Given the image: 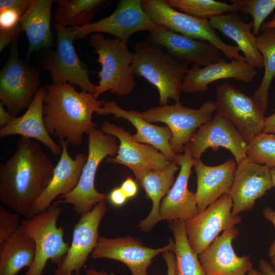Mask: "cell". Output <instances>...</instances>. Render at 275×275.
I'll list each match as a JSON object with an SVG mask.
<instances>
[{
	"label": "cell",
	"instance_id": "obj_1",
	"mask_svg": "<svg viewBox=\"0 0 275 275\" xmlns=\"http://www.w3.org/2000/svg\"><path fill=\"white\" fill-rule=\"evenodd\" d=\"M54 166L38 141L21 137L13 155L0 165V200L28 217L48 185Z\"/></svg>",
	"mask_w": 275,
	"mask_h": 275
},
{
	"label": "cell",
	"instance_id": "obj_2",
	"mask_svg": "<svg viewBox=\"0 0 275 275\" xmlns=\"http://www.w3.org/2000/svg\"><path fill=\"white\" fill-rule=\"evenodd\" d=\"M43 118L48 133L79 146L84 133L96 126L92 115L106 102L93 94L77 91L71 85H46Z\"/></svg>",
	"mask_w": 275,
	"mask_h": 275
},
{
	"label": "cell",
	"instance_id": "obj_3",
	"mask_svg": "<svg viewBox=\"0 0 275 275\" xmlns=\"http://www.w3.org/2000/svg\"><path fill=\"white\" fill-rule=\"evenodd\" d=\"M131 68L134 75L143 77L159 93V105L168 104L169 99L180 102L183 80L189 70L163 48L147 39L134 46Z\"/></svg>",
	"mask_w": 275,
	"mask_h": 275
},
{
	"label": "cell",
	"instance_id": "obj_4",
	"mask_svg": "<svg viewBox=\"0 0 275 275\" xmlns=\"http://www.w3.org/2000/svg\"><path fill=\"white\" fill-rule=\"evenodd\" d=\"M89 44L97 54V62L101 65L99 80L94 96L109 91L118 97L130 94L135 86L131 68L132 52L127 43L118 39L105 38L100 33L90 35Z\"/></svg>",
	"mask_w": 275,
	"mask_h": 275
},
{
	"label": "cell",
	"instance_id": "obj_5",
	"mask_svg": "<svg viewBox=\"0 0 275 275\" xmlns=\"http://www.w3.org/2000/svg\"><path fill=\"white\" fill-rule=\"evenodd\" d=\"M87 135L88 159L78 183L72 191L60 197L63 200L56 201L58 204H71L74 211L80 215L90 211L101 201L107 200L108 195L99 193L95 188V177L101 161L106 157L115 156L119 148L117 138L103 133L101 129L94 127Z\"/></svg>",
	"mask_w": 275,
	"mask_h": 275
},
{
	"label": "cell",
	"instance_id": "obj_6",
	"mask_svg": "<svg viewBox=\"0 0 275 275\" xmlns=\"http://www.w3.org/2000/svg\"><path fill=\"white\" fill-rule=\"evenodd\" d=\"M61 211L54 201L46 210L21 220L22 231L33 240L36 247L34 262L25 275H42L48 261L59 264L67 253L70 244L64 240L63 228L57 225Z\"/></svg>",
	"mask_w": 275,
	"mask_h": 275
},
{
	"label": "cell",
	"instance_id": "obj_7",
	"mask_svg": "<svg viewBox=\"0 0 275 275\" xmlns=\"http://www.w3.org/2000/svg\"><path fill=\"white\" fill-rule=\"evenodd\" d=\"M143 8L156 24L172 32L207 41L222 51L229 59L246 62L239 53L237 46L225 43L212 27L209 20L177 11L164 0H142Z\"/></svg>",
	"mask_w": 275,
	"mask_h": 275
},
{
	"label": "cell",
	"instance_id": "obj_8",
	"mask_svg": "<svg viewBox=\"0 0 275 275\" xmlns=\"http://www.w3.org/2000/svg\"><path fill=\"white\" fill-rule=\"evenodd\" d=\"M52 25L57 37L56 48L54 50H47L41 68L49 72L53 85H76L83 91L94 95L97 85L91 81L89 76L90 71L76 52L72 28H65L56 22H53Z\"/></svg>",
	"mask_w": 275,
	"mask_h": 275
},
{
	"label": "cell",
	"instance_id": "obj_9",
	"mask_svg": "<svg viewBox=\"0 0 275 275\" xmlns=\"http://www.w3.org/2000/svg\"><path fill=\"white\" fill-rule=\"evenodd\" d=\"M18 40L11 44L7 61L0 72V100L14 117L28 108L39 90L40 74L20 58Z\"/></svg>",
	"mask_w": 275,
	"mask_h": 275
},
{
	"label": "cell",
	"instance_id": "obj_10",
	"mask_svg": "<svg viewBox=\"0 0 275 275\" xmlns=\"http://www.w3.org/2000/svg\"><path fill=\"white\" fill-rule=\"evenodd\" d=\"M214 101H208L198 108L184 106L180 102L159 105L140 112L142 118L149 123L162 122L170 129L172 149L176 155L184 151L198 129L209 121L216 112Z\"/></svg>",
	"mask_w": 275,
	"mask_h": 275
},
{
	"label": "cell",
	"instance_id": "obj_11",
	"mask_svg": "<svg viewBox=\"0 0 275 275\" xmlns=\"http://www.w3.org/2000/svg\"><path fill=\"white\" fill-rule=\"evenodd\" d=\"M158 26L144 11L142 0H121L114 11L107 17L72 29L75 39H82L95 33H105L127 43L128 39L136 33L149 32Z\"/></svg>",
	"mask_w": 275,
	"mask_h": 275
},
{
	"label": "cell",
	"instance_id": "obj_12",
	"mask_svg": "<svg viewBox=\"0 0 275 275\" xmlns=\"http://www.w3.org/2000/svg\"><path fill=\"white\" fill-rule=\"evenodd\" d=\"M233 201L229 193L223 195L204 211L184 221L188 243L197 255L205 249L225 230L242 221L239 214L232 213Z\"/></svg>",
	"mask_w": 275,
	"mask_h": 275
},
{
	"label": "cell",
	"instance_id": "obj_13",
	"mask_svg": "<svg viewBox=\"0 0 275 275\" xmlns=\"http://www.w3.org/2000/svg\"><path fill=\"white\" fill-rule=\"evenodd\" d=\"M186 145L194 159L201 158L209 148L216 151L219 147L229 150L237 163L247 157L248 142L234 125L217 111L198 129Z\"/></svg>",
	"mask_w": 275,
	"mask_h": 275
},
{
	"label": "cell",
	"instance_id": "obj_14",
	"mask_svg": "<svg viewBox=\"0 0 275 275\" xmlns=\"http://www.w3.org/2000/svg\"><path fill=\"white\" fill-rule=\"evenodd\" d=\"M216 111L230 120L248 142L262 132L264 114L254 100L229 83L216 89Z\"/></svg>",
	"mask_w": 275,
	"mask_h": 275
},
{
	"label": "cell",
	"instance_id": "obj_15",
	"mask_svg": "<svg viewBox=\"0 0 275 275\" xmlns=\"http://www.w3.org/2000/svg\"><path fill=\"white\" fill-rule=\"evenodd\" d=\"M105 201H101L81 215L74 226L71 243L54 275H73L74 271L79 272L84 266L98 242L99 226L107 210Z\"/></svg>",
	"mask_w": 275,
	"mask_h": 275
},
{
	"label": "cell",
	"instance_id": "obj_16",
	"mask_svg": "<svg viewBox=\"0 0 275 275\" xmlns=\"http://www.w3.org/2000/svg\"><path fill=\"white\" fill-rule=\"evenodd\" d=\"M174 247V241L171 239L166 246L152 249L129 236L114 238L99 236L91 256L93 259L107 258L122 262L132 275H148L147 269L153 258L163 252L173 251Z\"/></svg>",
	"mask_w": 275,
	"mask_h": 275
},
{
	"label": "cell",
	"instance_id": "obj_17",
	"mask_svg": "<svg viewBox=\"0 0 275 275\" xmlns=\"http://www.w3.org/2000/svg\"><path fill=\"white\" fill-rule=\"evenodd\" d=\"M100 129L105 134L114 135L119 141L117 155L107 157L106 160L108 163L150 172L162 170L170 162L162 153L153 146L135 141L122 126L104 121Z\"/></svg>",
	"mask_w": 275,
	"mask_h": 275
},
{
	"label": "cell",
	"instance_id": "obj_18",
	"mask_svg": "<svg viewBox=\"0 0 275 275\" xmlns=\"http://www.w3.org/2000/svg\"><path fill=\"white\" fill-rule=\"evenodd\" d=\"M273 187L270 168L248 157L237 163L229 192L234 214L253 209L256 201Z\"/></svg>",
	"mask_w": 275,
	"mask_h": 275
},
{
	"label": "cell",
	"instance_id": "obj_19",
	"mask_svg": "<svg viewBox=\"0 0 275 275\" xmlns=\"http://www.w3.org/2000/svg\"><path fill=\"white\" fill-rule=\"evenodd\" d=\"M239 234L236 226L225 230L198 255L206 275H244L253 268L250 255L238 256L233 250Z\"/></svg>",
	"mask_w": 275,
	"mask_h": 275
},
{
	"label": "cell",
	"instance_id": "obj_20",
	"mask_svg": "<svg viewBox=\"0 0 275 275\" xmlns=\"http://www.w3.org/2000/svg\"><path fill=\"white\" fill-rule=\"evenodd\" d=\"M147 39L166 48L168 52L186 64L200 67L221 59V51L210 43L172 32L161 26L149 32Z\"/></svg>",
	"mask_w": 275,
	"mask_h": 275
},
{
	"label": "cell",
	"instance_id": "obj_21",
	"mask_svg": "<svg viewBox=\"0 0 275 275\" xmlns=\"http://www.w3.org/2000/svg\"><path fill=\"white\" fill-rule=\"evenodd\" d=\"M183 151L184 153L178 154L175 160L180 167V171L173 185L160 203V220L170 222L185 221L193 218L199 212L195 193L187 187L194 159L187 145Z\"/></svg>",
	"mask_w": 275,
	"mask_h": 275
},
{
	"label": "cell",
	"instance_id": "obj_22",
	"mask_svg": "<svg viewBox=\"0 0 275 275\" xmlns=\"http://www.w3.org/2000/svg\"><path fill=\"white\" fill-rule=\"evenodd\" d=\"M60 144L62 147L60 158L54 167L48 185L34 202L28 218L47 209L55 198L69 194L78 183L88 154L78 153L72 158L68 151L69 143L61 139Z\"/></svg>",
	"mask_w": 275,
	"mask_h": 275
},
{
	"label": "cell",
	"instance_id": "obj_23",
	"mask_svg": "<svg viewBox=\"0 0 275 275\" xmlns=\"http://www.w3.org/2000/svg\"><path fill=\"white\" fill-rule=\"evenodd\" d=\"M257 75L255 68L246 62L234 59L227 62L221 58L203 67L193 66L189 69L182 82V91L185 93L205 92L211 82L227 78L249 83Z\"/></svg>",
	"mask_w": 275,
	"mask_h": 275
},
{
	"label": "cell",
	"instance_id": "obj_24",
	"mask_svg": "<svg viewBox=\"0 0 275 275\" xmlns=\"http://www.w3.org/2000/svg\"><path fill=\"white\" fill-rule=\"evenodd\" d=\"M237 165L235 159H227L215 166L205 164L201 158L194 159L193 166L197 181L195 197L199 212L204 211L223 195L229 193Z\"/></svg>",
	"mask_w": 275,
	"mask_h": 275
},
{
	"label": "cell",
	"instance_id": "obj_25",
	"mask_svg": "<svg viewBox=\"0 0 275 275\" xmlns=\"http://www.w3.org/2000/svg\"><path fill=\"white\" fill-rule=\"evenodd\" d=\"M95 113L101 116L112 114L116 119L127 120L136 129V133L132 135L135 141L153 146L162 153L170 162L175 161L178 154H175L172 149L170 142L172 134L168 126L152 124L144 120L140 112L123 109L113 101L105 102Z\"/></svg>",
	"mask_w": 275,
	"mask_h": 275
},
{
	"label": "cell",
	"instance_id": "obj_26",
	"mask_svg": "<svg viewBox=\"0 0 275 275\" xmlns=\"http://www.w3.org/2000/svg\"><path fill=\"white\" fill-rule=\"evenodd\" d=\"M46 92V88H40L26 112L20 117H14L9 124L1 128L0 138L20 135L35 139L46 146L53 155L58 156L62 154V147L52 139L44 121L43 100Z\"/></svg>",
	"mask_w": 275,
	"mask_h": 275
},
{
	"label": "cell",
	"instance_id": "obj_27",
	"mask_svg": "<svg viewBox=\"0 0 275 275\" xmlns=\"http://www.w3.org/2000/svg\"><path fill=\"white\" fill-rule=\"evenodd\" d=\"M180 168L174 161L170 162L166 168L160 171L148 172L130 169L134 173L136 181L152 202L150 212L138 226L142 232H150L155 224L160 221V201L173 185L176 180L175 174Z\"/></svg>",
	"mask_w": 275,
	"mask_h": 275
},
{
	"label": "cell",
	"instance_id": "obj_28",
	"mask_svg": "<svg viewBox=\"0 0 275 275\" xmlns=\"http://www.w3.org/2000/svg\"><path fill=\"white\" fill-rule=\"evenodd\" d=\"M51 0H32L19 24L29 41L27 56L35 51L48 50L53 45L50 28Z\"/></svg>",
	"mask_w": 275,
	"mask_h": 275
},
{
	"label": "cell",
	"instance_id": "obj_29",
	"mask_svg": "<svg viewBox=\"0 0 275 275\" xmlns=\"http://www.w3.org/2000/svg\"><path fill=\"white\" fill-rule=\"evenodd\" d=\"M212 27L233 40L244 54L246 62L254 68L263 67L256 36L251 32L253 21L244 22L237 12L228 13L209 19Z\"/></svg>",
	"mask_w": 275,
	"mask_h": 275
},
{
	"label": "cell",
	"instance_id": "obj_30",
	"mask_svg": "<svg viewBox=\"0 0 275 275\" xmlns=\"http://www.w3.org/2000/svg\"><path fill=\"white\" fill-rule=\"evenodd\" d=\"M36 254L33 240L19 229L0 244V275H17L23 268L30 267Z\"/></svg>",
	"mask_w": 275,
	"mask_h": 275
},
{
	"label": "cell",
	"instance_id": "obj_31",
	"mask_svg": "<svg viewBox=\"0 0 275 275\" xmlns=\"http://www.w3.org/2000/svg\"><path fill=\"white\" fill-rule=\"evenodd\" d=\"M54 14L56 22L65 28L89 24L93 16L110 1L105 0H58Z\"/></svg>",
	"mask_w": 275,
	"mask_h": 275
},
{
	"label": "cell",
	"instance_id": "obj_32",
	"mask_svg": "<svg viewBox=\"0 0 275 275\" xmlns=\"http://www.w3.org/2000/svg\"><path fill=\"white\" fill-rule=\"evenodd\" d=\"M256 38L258 49L263 58L264 73L252 97L265 115L270 86L275 76V29H265Z\"/></svg>",
	"mask_w": 275,
	"mask_h": 275
},
{
	"label": "cell",
	"instance_id": "obj_33",
	"mask_svg": "<svg viewBox=\"0 0 275 275\" xmlns=\"http://www.w3.org/2000/svg\"><path fill=\"white\" fill-rule=\"evenodd\" d=\"M170 228L174 237L173 251L175 256L176 275H206L198 255L194 252L188 243L184 221L171 222Z\"/></svg>",
	"mask_w": 275,
	"mask_h": 275
},
{
	"label": "cell",
	"instance_id": "obj_34",
	"mask_svg": "<svg viewBox=\"0 0 275 275\" xmlns=\"http://www.w3.org/2000/svg\"><path fill=\"white\" fill-rule=\"evenodd\" d=\"M164 1L171 7L179 9L183 13L204 19H210L226 13L239 11L238 6L233 0L231 1V4L214 0Z\"/></svg>",
	"mask_w": 275,
	"mask_h": 275
},
{
	"label": "cell",
	"instance_id": "obj_35",
	"mask_svg": "<svg viewBox=\"0 0 275 275\" xmlns=\"http://www.w3.org/2000/svg\"><path fill=\"white\" fill-rule=\"evenodd\" d=\"M246 156L269 168H275V135L261 132L248 142Z\"/></svg>",
	"mask_w": 275,
	"mask_h": 275
},
{
	"label": "cell",
	"instance_id": "obj_36",
	"mask_svg": "<svg viewBox=\"0 0 275 275\" xmlns=\"http://www.w3.org/2000/svg\"><path fill=\"white\" fill-rule=\"evenodd\" d=\"M239 11L253 18V33L256 36L264 19L275 9V0H233Z\"/></svg>",
	"mask_w": 275,
	"mask_h": 275
},
{
	"label": "cell",
	"instance_id": "obj_37",
	"mask_svg": "<svg viewBox=\"0 0 275 275\" xmlns=\"http://www.w3.org/2000/svg\"><path fill=\"white\" fill-rule=\"evenodd\" d=\"M17 213H13L0 206V244L12 236L20 228L21 221Z\"/></svg>",
	"mask_w": 275,
	"mask_h": 275
},
{
	"label": "cell",
	"instance_id": "obj_38",
	"mask_svg": "<svg viewBox=\"0 0 275 275\" xmlns=\"http://www.w3.org/2000/svg\"><path fill=\"white\" fill-rule=\"evenodd\" d=\"M22 14L12 8L0 10V30L8 31L17 28Z\"/></svg>",
	"mask_w": 275,
	"mask_h": 275
},
{
	"label": "cell",
	"instance_id": "obj_39",
	"mask_svg": "<svg viewBox=\"0 0 275 275\" xmlns=\"http://www.w3.org/2000/svg\"><path fill=\"white\" fill-rule=\"evenodd\" d=\"M22 31L20 25L17 28L8 31L0 30V51L7 47L10 43L19 40L20 33Z\"/></svg>",
	"mask_w": 275,
	"mask_h": 275
},
{
	"label": "cell",
	"instance_id": "obj_40",
	"mask_svg": "<svg viewBox=\"0 0 275 275\" xmlns=\"http://www.w3.org/2000/svg\"><path fill=\"white\" fill-rule=\"evenodd\" d=\"M32 0H1L0 10L12 8L21 12L22 15L27 10Z\"/></svg>",
	"mask_w": 275,
	"mask_h": 275
},
{
	"label": "cell",
	"instance_id": "obj_41",
	"mask_svg": "<svg viewBox=\"0 0 275 275\" xmlns=\"http://www.w3.org/2000/svg\"><path fill=\"white\" fill-rule=\"evenodd\" d=\"M127 199V197L120 187L114 188L108 195L107 200L112 204L116 206L123 205L126 202Z\"/></svg>",
	"mask_w": 275,
	"mask_h": 275
},
{
	"label": "cell",
	"instance_id": "obj_42",
	"mask_svg": "<svg viewBox=\"0 0 275 275\" xmlns=\"http://www.w3.org/2000/svg\"><path fill=\"white\" fill-rule=\"evenodd\" d=\"M120 188L127 199L134 197L138 192L136 183L130 177H128L123 182Z\"/></svg>",
	"mask_w": 275,
	"mask_h": 275
},
{
	"label": "cell",
	"instance_id": "obj_43",
	"mask_svg": "<svg viewBox=\"0 0 275 275\" xmlns=\"http://www.w3.org/2000/svg\"><path fill=\"white\" fill-rule=\"evenodd\" d=\"M262 213L264 217L273 225L275 229V211L270 207H266L262 211ZM268 255L270 258L275 255V238L269 247Z\"/></svg>",
	"mask_w": 275,
	"mask_h": 275
},
{
	"label": "cell",
	"instance_id": "obj_44",
	"mask_svg": "<svg viewBox=\"0 0 275 275\" xmlns=\"http://www.w3.org/2000/svg\"><path fill=\"white\" fill-rule=\"evenodd\" d=\"M161 254L167 266V275H176L175 256L174 252L166 251Z\"/></svg>",
	"mask_w": 275,
	"mask_h": 275
},
{
	"label": "cell",
	"instance_id": "obj_45",
	"mask_svg": "<svg viewBox=\"0 0 275 275\" xmlns=\"http://www.w3.org/2000/svg\"><path fill=\"white\" fill-rule=\"evenodd\" d=\"M262 132L275 134V112L271 115L267 117H265Z\"/></svg>",
	"mask_w": 275,
	"mask_h": 275
},
{
	"label": "cell",
	"instance_id": "obj_46",
	"mask_svg": "<svg viewBox=\"0 0 275 275\" xmlns=\"http://www.w3.org/2000/svg\"><path fill=\"white\" fill-rule=\"evenodd\" d=\"M4 104L0 102V126L3 127L9 124L14 118L8 111H6Z\"/></svg>",
	"mask_w": 275,
	"mask_h": 275
},
{
	"label": "cell",
	"instance_id": "obj_47",
	"mask_svg": "<svg viewBox=\"0 0 275 275\" xmlns=\"http://www.w3.org/2000/svg\"><path fill=\"white\" fill-rule=\"evenodd\" d=\"M259 266L263 275H275V271L271 265L265 260L261 259Z\"/></svg>",
	"mask_w": 275,
	"mask_h": 275
},
{
	"label": "cell",
	"instance_id": "obj_48",
	"mask_svg": "<svg viewBox=\"0 0 275 275\" xmlns=\"http://www.w3.org/2000/svg\"><path fill=\"white\" fill-rule=\"evenodd\" d=\"M86 275H116L114 273H107L104 270L100 271L95 269L92 266L85 269Z\"/></svg>",
	"mask_w": 275,
	"mask_h": 275
},
{
	"label": "cell",
	"instance_id": "obj_49",
	"mask_svg": "<svg viewBox=\"0 0 275 275\" xmlns=\"http://www.w3.org/2000/svg\"><path fill=\"white\" fill-rule=\"evenodd\" d=\"M267 29H275V13L272 19L267 22H263L262 24L260 31L261 32Z\"/></svg>",
	"mask_w": 275,
	"mask_h": 275
},
{
	"label": "cell",
	"instance_id": "obj_50",
	"mask_svg": "<svg viewBox=\"0 0 275 275\" xmlns=\"http://www.w3.org/2000/svg\"><path fill=\"white\" fill-rule=\"evenodd\" d=\"M244 275H263L261 271L257 270L254 268H252L247 273Z\"/></svg>",
	"mask_w": 275,
	"mask_h": 275
},
{
	"label": "cell",
	"instance_id": "obj_51",
	"mask_svg": "<svg viewBox=\"0 0 275 275\" xmlns=\"http://www.w3.org/2000/svg\"><path fill=\"white\" fill-rule=\"evenodd\" d=\"M270 173L273 187H275V168L270 169Z\"/></svg>",
	"mask_w": 275,
	"mask_h": 275
},
{
	"label": "cell",
	"instance_id": "obj_52",
	"mask_svg": "<svg viewBox=\"0 0 275 275\" xmlns=\"http://www.w3.org/2000/svg\"><path fill=\"white\" fill-rule=\"evenodd\" d=\"M270 265L275 271V255L271 257Z\"/></svg>",
	"mask_w": 275,
	"mask_h": 275
},
{
	"label": "cell",
	"instance_id": "obj_53",
	"mask_svg": "<svg viewBox=\"0 0 275 275\" xmlns=\"http://www.w3.org/2000/svg\"><path fill=\"white\" fill-rule=\"evenodd\" d=\"M74 275H79V272H76Z\"/></svg>",
	"mask_w": 275,
	"mask_h": 275
}]
</instances>
